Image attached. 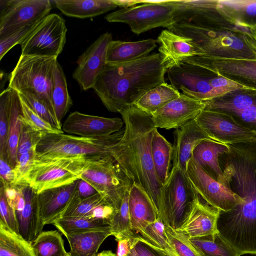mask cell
I'll use <instances>...</instances> for the list:
<instances>
[{"instance_id":"cell-1","label":"cell","mask_w":256,"mask_h":256,"mask_svg":"<svg viewBox=\"0 0 256 256\" xmlns=\"http://www.w3.org/2000/svg\"><path fill=\"white\" fill-rule=\"evenodd\" d=\"M124 124L121 139L108 147L110 154L134 184L150 196L158 217L164 222L161 199L162 184L156 175L152 156V140L155 126L151 114L136 106L122 112Z\"/></svg>"},{"instance_id":"cell-2","label":"cell","mask_w":256,"mask_h":256,"mask_svg":"<svg viewBox=\"0 0 256 256\" xmlns=\"http://www.w3.org/2000/svg\"><path fill=\"white\" fill-rule=\"evenodd\" d=\"M166 72L160 54L155 53L128 63L106 64L92 88L108 110L120 113L165 82Z\"/></svg>"},{"instance_id":"cell-3","label":"cell","mask_w":256,"mask_h":256,"mask_svg":"<svg viewBox=\"0 0 256 256\" xmlns=\"http://www.w3.org/2000/svg\"><path fill=\"white\" fill-rule=\"evenodd\" d=\"M168 29L191 38L204 55L237 58H256V24L244 20L228 26H200L174 23Z\"/></svg>"},{"instance_id":"cell-4","label":"cell","mask_w":256,"mask_h":256,"mask_svg":"<svg viewBox=\"0 0 256 256\" xmlns=\"http://www.w3.org/2000/svg\"><path fill=\"white\" fill-rule=\"evenodd\" d=\"M56 60L57 58L54 56L21 54L10 75L8 85L18 92L35 94L46 105L56 118L52 92Z\"/></svg>"},{"instance_id":"cell-5","label":"cell","mask_w":256,"mask_h":256,"mask_svg":"<svg viewBox=\"0 0 256 256\" xmlns=\"http://www.w3.org/2000/svg\"><path fill=\"white\" fill-rule=\"evenodd\" d=\"M80 178L116 210L133 184L110 153L88 157Z\"/></svg>"},{"instance_id":"cell-6","label":"cell","mask_w":256,"mask_h":256,"mask_svg":"<svg viewBox=\"0 0 256 256\" xmlns=\"http://www.w3.org/2000/svg\"><path fill=\"white\" fill-rule=\"evenodd\" d=\"M124 128L109 136L88 138L69 134L46 133L38 144L36 158L90 157L109 153L108 148L122 138Z\"/></svg>"},{"instance_id":"cell-7","label":"cell","mask_w":256,"mask_h":256,"mask_svg":"<svg viewBox=\"0 0 256 256\" xmlns=\"http://www.w3.org/2000/svg\"><path fill=\"white\" fill-rule=\"evenodd\" d=\"M160 192L164 223L178 230L187 220L198 194L186 172L176 166H172Z\"/></svg>"},{"instance_id":"cell-8","label":"cell","mask_w":256,"mask_h":256,"mask_svg":"<svg viewBox=\"0 0 256 256\" xmlns=\"http://www.w3.org/2000/svg\"><path fill=\"white\" fill-rule=\"evenodd\" d=\"M88 157H58L37 160L26 180L36 194L73 183L80 178Z\"/></svg>"},{"instance_id":"cell-9","label":"cell","mask_w":256,"mask_h":256,"mask_svg":"<svg viewBox=\"0 0 256 256\" xmlns=\"http://www.w3.org/2000/svg\"><path fill=\"white\" fill-rule=\"evenodd\" d=\"M174 6L171 0H142V4L128 8H122L105 17L110 22L127 24L136 34L152 29L173 24Z\"/></svg>"},{"instance_id":"cell-10","label":"cell","mask_w":256,"mask_h":256,"mask_svg":"<svg viewBox=\"0 0 256 256\" xmlns=\"http://www.w3.org/2000/svg\"><path fill=\"white\" fill-rule=\"evenodd\" d=\"M66 32L64 20L58 14H49L20 43L21 54L58 58L64 46Z\"/></svg>"},{"instance_id":"cell-11","label":"cell","mask_w":256,"mask_h":256,"mask_svg":"<svg viewBox=\"0 0 256 256\" xmlns=\"http://www.w3.org/2000/svg\"><path fill=\"white\" fill-rule=\"evenodd\" d=\"M196 120L206 135L216 142L228 144L256 142V130L228 113L204 110Z\"/></svg>"},{"instance_id":"cell-12","label":"cell","mask_w":256,"mask_h":256,"mask_svg":"<svg viewBox=\"0 0 256 256\" xmlns=\"http://www.w3.org/2000/svg\"><path fill=\"white\" fill-rule=\"evenodd\" d=\"M0 38L38 22L49 14V0H0Z\"/></svg>"},{"instance_id":"cell-13","label":"cell","mask_w":256,"mask_h":256,"mask_svg":"<svg viewBox=\"0 0 256 256\" xmlns=\"http://www.w3.org/2000/svg\"><path fill=\"white\" fill-rule=\"evenodd\" d=\"M167 74L170 84L192 98L205 101L224 96L210 83L214 74L200 66L184 62L168 70Z\"/></svg>"},{"instance_id":"cell-14","label":"cell","mask_w":256,"mask_h":256,"mask_svg":"<svg viewBox=\"0 0 256 256\" xmlns=\"http://www.w3.org/2000/svg\"><path fill=\"white\" fill-rule=\"evenodd\" d=\"M186 174L198 194L220 212L230 211L243 203L240 197L208 175L192 158L188 164Z\"/></svg>"},{"instance_id":"cell-15","label":"cell","mask_w":256,"mask_h":256,"mask_svg":"<svg viewBox=\"0 0 256 256\" xmlns=\"http://www.w3.org/2000/svg\"><path fill=\"white\" fill-rule=\"evenodd\" d=\"M112 40V34L105 32L79 56L76 61L77 66L72 76L82 90L93 88L98 77L106 65L108 46Z\"/></svg>"},{"instance_id":"cell-16","label":"cell","mask_w":256,"mask_h":256,"mask_svg":"<svg viewBox=\"0 0 256 256\" xmlns=\"http://www.w3.org/2000/svg\"><path fill=\"white\" fill-rule=\"evenodd\" d=\"M203 101L183 94L162 108L152 113V120L158 128H178L188 122L196 119L204 109Z\"/></svg>"},{"instance_id":"cell-17","label":"cell","mask_w":256,"mask_h":256,"mask_svg":"<svg viewBox=\"0 0 256 256\" xmlns=\"http://www.w3.org/2000/svg\"><path fill=\"white\" fill-rule=\"evenodd\" d=\"M122 119L108 118L71 112L65 120L62 130L69 134L88 138H100L109 136L122 129Z\"/></svg>"},{"instance_id":"cell-18","label":"cell","mask_w":256,"mask_h":256,"mask_svg":"<svg viewBox=\"0 0 256 256\" xmlns=\"http://www.w3.org/2000/svg\"><path fill=\"white\" fill-rule=\"evenodd\" d=\"M184 62L200 66L216 76H232L256 82V58L204 55L189 58Z\"/></svg>"},{"instance_id":"cell-19","label":"cell","mask_w":256,"mask_h":256,"mask_svg":"<svg viewBox=\"0 0 256 256\" xmlns=\"http://www.w3.org/2000/svg\"><path fill=\"white\" fill-rule=\"evenodd\" d=\"M156 41L160 44L162 64L167 70L180 66L189 58L204 54L191 38L168 28L161 32Z\"/></svg>"},{"instance_id":"cell-20","label":"cell","mask_w":256,"mask_h":256,"mask_svg":"<svg viewBox=\"0 0 256 256\" xmlns=\"http://www.w3.org/2000/svg\"><path fill=\"white\" fill-rule=\"evenodd\" d=\"M220 211L206 203L198 194L184 224L178 230L188 239L218 232L217 222Z\"/></svg>"},{"instance_id":"cell-21","label":"cell","mask_w":256,"mask_h":256,"mask_svg":"<svg viewBox=\"0 0 256 256\" xmlns=\"http://www.w3.org/2000/svg\"><path fill=\"white\" fill-rule=\"evenodd\" d=\"M78 180L37 194L39 214L44 226L52 224L62 218L76 190Z\"/></svg>"},{"instance_id":"cell-22","label":"cell","mask_w":256,"mask_h":256,"mask_svg":"<svg viewBox=\"0 0 256 256\" xmlns=\"http://www.w3.org/2000/svg\"><path fill=\"white\" fill-rule=\"evenodd\" d=\"M211 139L200 127L196 119L176 129L172 166H176L186 172L194 148L201 141Z\"/></svg>"},{"instance_id":"cell-23","label":"cell","mask_w":256,"mask_h":256,"mask_svg":"<svg viewBox=\"0 0 256 256\" xmlns=\"http://www.w3.org/2000/svg\"><path fill=\"white\" fill-rule=\"evenodd\" d=\"M128 206L132 229L142 236L146 226L158 218L156 207L148 195L134 183L129 190Z\"/></svg>"},{"instance_id":"cell-24","label":"cell","mask_w":256,"mask_h":256,"mask_svg":"<svg viewBox=\"0 0 256 256\" xmlns=\"http://www.w3.org/2000/svg\"><path fill=\"white\" fill-rule=\"evenodd\" d=\"M156 43L152 38L136 42L112 40L108 46L106 64H122L145 57L156 47Z\"/></svg>"},{"instance_id":"cell-25","label":"cell","mask_w":256,"mask_h":256,"mask_svg":"<svg viewBox=\"0 0 256 256\" xmlns=\"http://www.w3.org/2000/svg\"><path fill=\"white\" fill-rule=\"evenodd\" d=\"M229 146L213 140L201 141L192 152V159L211 177L222 184L223 172L219 156L228 152Z\"/></svg>"},{"instance_id":"cell-26","label":"cell","mask_w":256,"mask_h":256,"mask_svg":"<svg viewBox=\"0 0 256 256\" xmlns=\"http://www.w3.org/2000/svg\"><path fill=\"white\" fill-rule=\"evenodd\" d=\"M23 190L26 204L22 212L16 216L19 234L32 242L42 232L44 226L39 214L37 194L27 184L24 185Z\"/></svg>"},{"instance_id":"cell-27","label":"cell","mask_w":256,"mask_h":256,"mask_svg":"<svg viewBox=\"0 0 256 256\" xmlns=\"http://www.w3.org/2000/svg\"><path fill=\"white\" fill-rule=\"evenodd\" d=\"M56 6L66 16L80 18L96 17L115 9L114 0H55Z\"/></svg>"},{"instance_id":"cell-28","label":"cell","mask_w":256,"mask_h":256,"mask_svg":"<svg viewBox=\"0 0 256 256\" xmlns=\"http://www.w3.org/2000/svg\"><path fill=\"white\" fill-rule=\"evenodd\" d=\"M110 228L103 230L72 233L66 236L70 246V256H95L109 236Z\"/></svg>"},{"instance_id":"cell-29","label":"cell","mask_w":256,"mask_h":256,"mask_svg":"<svg viewBox=\"0 0 256 256\" xmlns=\"http://www.w3.org/2000/svg\"><path fill=\"white\" fill-rule=\"evenodd\" d=\"M151 149L155 172L160 182L163 185L170 172L173 146L160 134L156 128L154 132Z\"/></svg>"},{"instance_id":"cell-30","label":"cell","mask_w":256,"mask_h":256,"mask_svg":"<svg viewBox=\"0 0 256 256\" xmlns=\"http://www.w3.org/2000/svg\"><path fill=\"white\" fill-rule=\"evenodd\" d=\"M181 93L166 82L148 90L136 103L139 109L152 114L178 98Z\"/></svg>"},{"instance_id":"cell-31","label":"cell","mask_w":256,"mask_h":256,"mask_svg":"<svg viewBox=\"0 0 256 256\" xmlns=\"http://www.w3.org/2000/svg\"><path fill=\"white\" fill-rule=\"evenodd\" d=\"M54 80L52 98L56 118L62 124V120L72 104L69 94L66 76L62 67L56 61L54 69Z\"/></svg>"},{"instance_id":"cell-32","label":"cell","mask_w":256,"mask_h":256,"mask_svg":"<svg viewBox=\"0 0 256 256\" xmlns=\"http://www.w3.org/2000/svg\"><path fill=\"white\" fill-rule=\"evenodd\" d=\"M0 256H36L32 242L0 222Z\"/></svg>"},{"instance_id":"cell-33","label":"cell","mask_w":256,"mask_h":256,"mask_svg":"<svg viewBox=\"0 0 256 256\" xmlns=\"http://www.w3.org/2000/svg\"><path fill=\"white\" fill-rule=\"evenodd\" d=\"M53 224L64 236L72 233L103 230L110 228L108 221L84 217L62 218Z\"/></svg>"},{"instance_id":"cell-34","label":"cell","mask_w":256,"mask_h":256,"mask_svg":"<svg viewBox=\"0 0 256 256\" xmlns=\"http://www.w3.org/2000/svg\"><path fill=\"white\" fill-rule=\"evenodd\" d=\"M202 256H241L218 234L189 239Z\"/></svg>"},{"instance_id":"cell-35","label":"cell","mask_w":256,"mask_h":256,"mask_svg":"<svg viewBox=\"0 0 256 256\" xmlns=\"http://www.w3.org/2000/svg\"><path fill=\"white\" fill-rule=\"evenodd\" d=\"M32 246L36 256H70L61 234L56 230L42 232Z\"/></svg>"},{"instance_id":"cell-36","label":"cell","mask_w":256,"mask_h":256,"mask_svg":"<svg viewBox=\"0 0 256 256\" xmlns=\"http://www.w3.org/2000/svg\"><path fill=\"white\" fill-rule=\"evenodd\" d=\"M216 11L230 24L243 16H256V0H218Z\"/></svg>"},{"instance_id":"cell-37","label":"cell","mask_w":256,"mask_h":256,"mask_svg":"<svg viewBox=\"0 0 256 256\" xmlns=\"http://www.w3.org/2000/svg\"><path fill=\"white\" fill-rule=\"evenodd\" d=\"M22 114L19 95L18 92L14 90L10 112L8 145V162L13 168L18 160V147L21 129L20 116Z\"/></svg>"},{"instance_id":"cell-38","label":"cell","mask_w":256,"mask_h":256,"mask_svg":"<svg viewBox=\"0 0 256 256\" xmlns=\"http://www.w3.org/2000/svg\"><path fill=\"white\" fill-rule=\"evenodd\" d=\"M205 110L220 111L234 116L242 110L256 104V98L249 94H238L228 98H222L203 101Z\"/></svg>"},{"instance_id":"cell-39","label":"cell","mask_w":256,"mask_h":256,"mask_svg":"<svg viewBox=\"0 0 256 256\" xmlns=\"http://www.w3.org/2000/svg\"><path fill=\"white\" fill-rule=\"evenodd\" d=\"M14 90L8 86L0 94V156L8 162L10 112Z\"/></svg>"},{"instance_id":"cell-40","label":"cell","mask_w":256,"mask_h":256,"mask_svg":"<svg viewBox=\"0 0 256 256\" xmlns=\"http://www.w3.org/2000/svg\"><path fill=\"white\" fill-rule=\"evenodd\" d=\"M106 202H107L98 193L87 198H81L76 190L62 218H92V214L95 208Z\"/></svg>"},{"instance_id":"cell-41","label":"cell","mask_w":256,"mask_h":256,"mask_svg":"<svg viewBox=\"0 0 256 256\" xmlns=\"http://www.w3.org/2000/svg\"><path fill=\"white\" fill-rule=\"evenodd\" d=\"M129 190L126 192L120 208L115 211L110 221L112 236L115 237L116 240L135 236L130 224L128 206Z\"/></svg>"},{"instance_id":"cell-42","label":"cell","mask_w":256,"mask_h":256,"mask_svg":"<svg viewBox=\"0 0 256 256\" xmlns=\"http://www.w3.org/2000/svg\"><path fill=\"white\" fill-rule=\"evenodd\" d=\"M168 256H178L164 232V224L160 218L145 228L142 236Z\"/></svg>"},{"instance_id":"cell-43","label":"cell","mask_w":256,"mask_h":256,"mask_svg":"<svg viewBox=\"0 0 256 256\" xmlns=\"http://www.w3.org/2000/svg\"><path fill=\"white\" fill-rule=\"evenodd\" d=\"M20 120L21 129L18 147L17 158L22 154L35 150L38 144L46 134L28 123L23 118L22 114L20 116Z\"/></svg>"},{"instance_id":"cell-44","label":"cell","mask_w":256,"mask_h":256,"mask_svg":"<svg viewBox=\"0 0 256 256\" xmlns=\"http://www.w3.org/2000/svg\"><path fill=\"white\" fill-rule=\"evenodd\" d=\"M164 232L178 256H202L189 239L182 233L164 224Z\"/></svg>"},{"instance_id":"cell-45","label":"cell","mask_w":256,"mask_h":256,"mask_svg":"<svg viewBox=\"0 0 256 256\" xmlns=\"http://www.w3.org/2000/svg\"><path fill=\"white\" fill-rule=\"evenodd\" d=\"M18 94L20 97L43 120L50 124L54 128L62 130V124L58 122L46 105L37 96L30 92H18Z\"/></svg>"},{"instance_id":"cell-46","label":"cell","mask_w":256,"mask_h":256,"mask_svg":"<svg viewBox=\"0 0 256 256\" xmlns=\"http://www.w3.org/2000/svg\"><path fill=\"white\" fill-rule=\"evenodd\" d=\"M20 97V96H19ZM22 116L30 124L44 133L62 134V130L54 128L35 112L20 97Z\"/></svg>"},{"instance_id":"cell-47","label":"cell","mask_w":256,"mask_h":256,"mask_svg":"<svg viewBox=\"0 0 256 256\" xmlns=\"http://www.w3.org/2000/svg\"><path fill=\"white\" fill-rule=\"evenodd\" d=\"M210 83L215 90H220L225 96L236 90H246L256 92V87L244 84L243 83L224 76H213Z\"/></svg>"},{"instance_id":"cell-48","label":"cell","mask_w":256,"mask_h":256,"mask_svg":"<svg viewBox=\"0 0 256 256\" xmlns=\"http://www.w3.org/2000/svg\"><path fill=\"white\" fill-rule=\"evenodd\" d=\"M38 23L24 26L5 37L0 38V60L14 46L20 44Z\"/></svg>"},{"instance_id":"cell-49","label":"cell","mask_w":256,"mask_h":256,"mask_svg":"<svg viewBox=\"0 0 256 256\" xmlns=\"http://www.w3.org/2000/svg\"><path fill=\"white\" fill-rule=\"evenodd\" d=\"M36 160V150L22 154L18 157L17 162L14 168L16 176V185L26 184V178Z\"/></svg>"},{"instance_id":"cell-50","label":"cell","mask_w":256,"mask_h":256,"mask_svg":"<svg viewBox=\"0 0 256 256\" xmlns=\"http://www.w3.org/2000/svg\"><path fill=\"white\" fill-rule=\"evenodd\" d=\"M0 222L10 230L19 234L18 223L15 210L9 205L4 188L0 187Z\"/></svg>"},{"instance_id":"cell-51","label":"cell","mask_w":256,"mask_h":256,"mask_svg":"<svg viewBox=\"0 0 256 256\" xmlns=\"http://www.w3.org/2000/svg\"><path fill=\"white\" fill-rule=\"evenodd\" d=\"M136 251L137 256H168L141 236H137Z\"/></svg>"},{"instance_id":"cell-52","label":"cell","mask_w":256,"mask_h":256,"mask_svg":"<svg viewBox=\"0 0 256 256\" xmlns=\"http://www.w3.org/2000/svg\"><path fill=\"white\" fill-rule=\"evenodd\" d=\"M0 186L16 185V176L14 168L4 158L0 156Z\"/></svg>"},{"instance_id":"cell-53","label":"cell","mask_w":256,"mask_h":256,"mask_svg":"<svg viewBox=\"0 0 256 256\" xmlns=\"http://www.w3.org/2000/svg\"><path fill=\"white\" fill-rule=\"evenodd\" d=\"M118 242L117 256H137L136 251V244L137 236L124 238L116 240Z\"/></svg>"},{"instance_id":"cell-54","label":"cell","mask_w":256,"mask_h":256,"mask_svg":"<svg viewBox=\"0 0 256 256\" xmlns=\"http://www.w3.org/2000/svg\"><path fill=\"white\" fill-rule=\"evenodd\" d=\"M76 190L81 198H87L98 193L90 184L81 178L78 180Z\"/></svg>"},{"instance_id":"cell-55","label":"cell","mask_w":256,"mask_h":256,"mask_svg":"<svg viewBox=\"0 0 256 256\" xmlns=\"http://www.w3.org/2000/svg\"><path fill=\"white\" fill-rule=\"evenodd\" d=\"M117 6L128 8L142 4V0H114Z\"/></svg>"},{"instance_id":"cell-56","label":"cell","mask_w":256,"mask_h":256,"mask_svg":"<svg viewBox=\"0 0 256 256\" xmlns=\"http://www.w3.org/2000/svg\"><path fill=\"white\" fill-rule=\"evenodd\" d=\"M95 256H117L110 250H104L97 254Z\"/></svg>"},{"instance_id":"cell-57","label":"cell","mask_w":256,"mask_h":256,"mask_svg":"<svg viewBox=\"0 0 256 256\" xmlns=\"http://www.w3.org/2000/svg\"></svg>"}]
</instances>
